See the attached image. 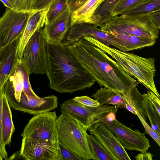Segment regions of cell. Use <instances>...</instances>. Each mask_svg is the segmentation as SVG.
<instances>
[{"instance_id":"1","label":"cell","mask_w":160,"mask_h":160,"mask_svg":"<svg viewBox=\"0 0 160 160\" xmlns=\"http://www.w3.org/2000/svg\"><path fill=\"white\" fill-rule=\"evenodd\" d=\"M101 87L120 93L130 100L138 82L86 36L66 46Z\"/></svg>"},{"instance_id":"2","label":"cell","mask_w":160,"mask_h":160,"mask_svg":"<svg viewBox=\"0 0 160 160\" xmlns=\"http://www.w3.org/2000/svg\"><path fill=\"white\" fill-rule=\"evenodd\" d=\"M50 88L60 93H72L90 88L96 80L62 42L47 40Z\"/></svg>"},{"instance_id":"3","label":"cell","mask_w":160,"mask_h":160,"mask_svg":"<svg viewBox=\"0 0 160 160\" xmlns=\"http://www.w3.org/2000/svg\"><path fill=\"white\" fill-rule=\"evenodd\" d=\"M87 38L99 48L114 59L130 75L134 76L149 91L160 98L154 82L156 72L155 59L144 58L134 54L107 46L91 36Z\"/></svg>"},{"instance_id":"4","label":"cell","mask_w":160,"mask_h":160,"mask_svg":"<svg viewBox=\"0 0 160 160\" xmlns=\"http://www.w3.org/2000/svg\"><path fill=\"white\" fill-rule=\"evenodd\" d=\"M149 13L109 16L101 21L98 27L110 33L129 35L156 40L158 38L160 29L149 16Z\"/></svg>"},{"instance_id":"5","label":"cell","mask_w":160,"mask_h":160,"mask_svg":"<svg viewBox=\"0 0 160 160\" xmlns=\"http://www.w3.org/2000/svg\"><path fill=\"white\" fill-rule=\"evenodd\" d=\"M57 126L58 139L64 146L82 160H93L84 126L62 113L57 117Z\"/></svg>"},{"instance_id":"6","label":"cell","mask_w":160,"mask_h":160,"mask_svg":"<svg viewBox=\"0 0 160 160\" xmlns=\"http://www.w3.org/2000/svg\"><path fill=\"white\" fill-rule=\"evenodd\" d=\"M118 110L116 106L108 105L93 107L85 106L73 98L65 101L60 107L62 113L75 119L87 130L97 122L109 120L116 115Z\"/></svg>"},{"instance_id":"7","label":"cell","mask_w":160,"mask_h":160,"mask_svg":"<svg viewBox=\"0 0 160 160\" xmlns=\"http://www.w3.org/2000/svg\"><path fill=\"white\" fill-rule=\"evenodd\" d=\"M46 44L47 40L42 28L36 31L27 43L21 60L29 74L48 73Z\"/></svg>"},{"instance_id":"8","label":"cell","mask_w":160,"mask_h":160,"mask_svg":"<svg viewBox=\"0 0 160 160\" xmlns=\"http://www.w3.org/2000/svg\"><path fill=\"white\" fill-rule=\"evenodd\" d=\"M55 111L46 112L34 116L25 127L21 135L59 144Z\"/></svg>"},{"instance_id":"9","label":"cell","mask_w":160,"mask_h":160,"mask_svg":"<svg viewBox=\"0 0 160 160\" xmlns=\"http://www.w3.org/2000/svg\"><path fill=\"white\" fill-rule=\"evenodd\" d=\"M32 12L6 9L0 18V50L20 37Z\"/></svg>"},{"instance_id":"10","label":"cell","mask_w":160,"mask_h":160,"mask_svg":"<svg viewBox=\"0 0 160 160\" xmlns=\"http://www.w3.org/2000/svg\"><path fill=\"white\" fill-rule=\"evenodd\" d=\"M101 122L114 134L125 149L142 153L148 150L149 141L146 138L145 132L141 133L136 129L132 130L118 120L116 117L110 121Z\"/></svg>"},{"instance_id":"11","label":"cell","mask_w":160,"mask_h":160,"mask_svg":"<svg viewBox=\"0 0 160 160\" xmlns=\"http://www.w3.org/2000/svg\"><path fill=\"white\" fill-rule=\"evenodd\" d=\"M20 151L26 160H62L59 144L23 138Z\"/></svg>"},{"instance_id":"12","label":"cell","mask_w":160,"mask_h":160,"mask_svg":"<svg viewBox=\"0 0 160 160\" xmlns=\"http://www.w3.org/2000/svg\"><path fill=\"white\" fill-rule=\"evenodd\" d=\"M89 36L94 38L107 46L112 45L121 51H127L123 43L113 35L105 32L87 22L74 24L71 27L67 35L69 41L72 43L83 37Z\"/></svg>"},{"instance_id":"13","label":"cell","mask_w":160,"mask_h":160,"mask_svg":"<svg viewBox=\"0 0 160 160\" xmlns=\"http://www.w3.org/2000/svg\"><path fill=\"white\" fill-rule=\"evenodd\" d=\"M115 160H130L121 143L111 131L101 121L94 124L88 129Z\"/></svg>"},{"instance_id":"14","label":"cell","mask_w":160,"mask_h":160,"mask_svg":"<svg viewBox=\"0 0 160 160\" xmlns=\"http://www.w3.org/2000/svg\"><path fill=\"white\" fill-rule=\"evenodd\" d=\"M58 98L52 95L43 98L27 95L23 92L19 102L10 106L14 109L35 115L58 108Z\"/></svg>"},{"instance_id":"15","label":"cell","mask_w":160,"mask_h":160,"mask_svg":"<svg viewBox=\"0 0 160 160\" xmlns=\"http://www.w3.org/2000/svg\"><path fill=\"white\" fill-rule=\"evenodd\" d=\"M20 38L0 50V90L17 67L19 60L17 49Z\"/></svg>"},{"instance_id":"16","label":"cell","mask_w":160,"mask_h":160,"mask_svg":"<svg viewBox=\"0 0 160 160\" xmlns=\"http://www.w3.org/2000/svg\"><path fill=\"white\" fill-rule=\"evenodd\" d=\"M71 15L69 8L44 26L43 30L47 41L56 42H62L71 27Z\"/></svg>"},{"instance_id":"17","label":"cell","mask_w":160,"mask_h":160,"mask_svg":"<svg viewBox=\"0 0 160 160\" xmlns=\"http://www.w3.org/2000/svg\"><path fill=\"white\" fill-rule=\"evenodd\" d=\"M48 8L34 12L30 16L20 38L17 49V55L19 59L22 58L24 48L30 38L36 31L45 25Z\"/></svg>"},{"instance_id":"18","label":"cell","mask_w":160,"mask_h":160,"mask_svg":"<svg viewBox=\"0 0 160 160\" xmlns=\"http://www.w3.org/2000/svg\"><path fill=\"white\" fill-rule=\"evenodd\" d=\"M91 97L99 103L100 106L108 104L125 108L130 100L120 93L105 87H101Z\"/></svg>"},{"instance_id":"19","label":"cell","mask_w":160,"mask_h":160,"mask_svg":"<svg viewBox=\"0 0 160 160\" xmlns=\"http://www.w3.org/2000/svg\"><path fill=\"white\" fill-rule=\"evenodd\" d=\"M2 138L4 144L5 146L10 145L12 136L15 131V128L12 121V112L6 98L5 89L2 107Z\"/></svg>"},{"instance_id":"20","label":"cell","mask_w":160,"mask_h":160,"mask_svg":"<svg viewBox=\"0 0 160 160\" xmlns=\"http://www.w3.org/2000/svg\"><path fill=\"white\" fill-rule=\"evenodd\" d=\"M105 0H88L71 15V27L74 24L87 22Z\"/></svg>"},{"instance_id":"21","label":"cell","mask_w":160,"mask_h":160,"mask_svg":"<svg viewBox=\"0 0 160 160\" xmlns=\"http://www.w3.org/2000/svg\"><path fill=\"white\" fill-rule=\"evenodd\" d=\"M110 34L122 41L127 51L152 46L156 42L155 39L117 33Z\"/></svg>"},{"instance_id":"22","label":"cell","mask_w":160,"mask_h":160,"mask_svg":"<svg viewBox=\"0 0 160 160\" xmlns=\"http://www.w3.org/2000/svg\"><path fill=\"white\" fill-rule=\"evenodd\" d=\"M86 135L93 160H115V158L93 135L87 133Z\"/></svg>"},{"instance_id":"23","label":"cell","mask_w":160,"mask_h":160,"mask_svg":"<svg viewBox=\"0 0 160 160\" xmlns=\"http://www.w3.org/2000/svg\"><path fill=\"white\" fill-rule=\"evenodd\" d=\"M142 96L144 109L151 127L160 135V116L152 103L147 93H143Z\"/></svg>"},{"instance_id":"24","label":"cell","mask_w":160,"mask_h":160,"mask_svg":"<svg viewBox=\"0 0 160 160\" xmlns=\"http://www.w3.org/2000/svg\"><path fill=\"white\" fill-rule=\"evenodd\" d=\"M117 0H105L98 8L86 22L98 27L102 21L109 16L110 12Z\"/></svg>"},{"instance_id":"25","label":"cell","mask_w":160,"mask_h":160,"mask_svg":"<svg viewBox=\"0 0 160 160\" xmlns=\"http://www.w3.org/2000/svg\"><path fill=\"white\" fill-rule=\"evenodd\" d=\"M68 1V0H53L48 7L45 25L52 22L69 8Z\"/></svg>"},{"instance_id":"26","label":"cell","mask_w":160,"mask_h":160,"mask_svg":"<svg viewBox=\"0 0 160 160\" xmlns=\"http://www.w3.org/2000/svg\"><path fill=\"white\" fill-rule=\"evenodd\" d=\"M158 9H160V0H146L123 14H139L148 13Z\"/></svg>"},{"instance_id":"27","label":"cell","mask_w":160,"mask_h":160,"mask_svg":"<svg viewBox=\"0 0 160 160\" xmlns=\"http://www.w3.org/2000/svg\"><path fill=\"white\" fill-rule=\"evenodd\" d=\"M146 0H117L112 7L109 16H115L125 12Z\"/></svg>"},{"instance_id":"28","label":"cell","mask_w":160,"mask_h":160,"mask_svg":"<svg viewBox=\"0 0 160 160\" xmlns=\"http://www.w3.org/2000/svg\"><path fill=\"white\" fill-rule=\"evenodd\" d=\"M130 100L136 110L147 122V116L143 105L142 94L139 92L137 86L134 87L132 90Z\"/></svg>"},{"instance_id":"29","label":"cell","mask_w":160,"mask_h":160,"mask_svg":"<svg viewBox=\"0 0 160 160\" xmlns=\"http://www.w3.org/2000/svg\"><path fill=\"white\" fill-rule=\"evenodd\" d=\"M17 68L22 74L23 82V92L27 95L32 97L38 96L34 93L31 87L29 78L28 70L21 59H19Z\"/></svg>"},{"instance_id":"30","label":"cell","mask_w":160,"mask_h":160,"mask_svg":"<svg viewBox=\"0 0 160 160\" xmlns=\"http://www.w3.org/2000/svg\"><path fill=\"white\" fill-rule=\"evenodd\" d=\"M14 10L19 12H35L37 0H15Z\"/></svg>"},{"instance_id":"31","label":"cell","mask_w":160,"mask_h":160,"mask_svg":"<svg viewBox=\"0 0 160 160\" xmlns=\"http://www.w3.org/2000/svg\"><path fill=\"white\" fill-rule=\"evenodd\" d=\"M4 90V86L0 90V153L3 159L7 160L8 155L3 142L2 129V107Z\"/></svg>"},{"instance_id":"32","label":"cell","mask_w":160,"mask_h":160,"mask_svg":"<svg viewBox=\"0 0 160 160\" xmlns=\"http://www.w3.org/2000/svg\"><path fill=\"white\" fill-rule=\"evenodd\" d=\"M137 115L145 129V133L150 135L155 140L158 144L160 146V135L156 131L153 130L142 118L140 114L137 111Z\"/></svg>"},{"instance_id":"33","label":"cell","mask_w":160,"mask_h":160,"mask_svg":"<svg viewBox=\"0 0 160 160\" xmlns=\"http://www.w3.org/2000/svg\"><path fill=\"white\" fill-rule=\"evenodd\" d=\"M73 99L75 101L85 106L92 107L100 106L99 103L97 101L87 96L76 97Z\"/></svg>"},{"instance_id":"34","label":"cell","mask_w":160,"mask_h":160,"mask_svg":"<svg viewBox=\"0 0 160 160\" xmlns=\"http://www.w3.org/2000/svg\"><path fill=\"white\" fill-rule=\"evenodd\" d=\"M59 145L62 160H82L64 146L59 141Z\"/></svg>"},{"instance_id":"35","label":"cell","mask_w":160,"mask_h":160,"mask_svg":"<svg viewBox=\"0 0 160 160\" xmlns=\"http://www.w3.org/2000/svg\"><path fill=\"white\" fill-rule=\"evenodd\" d=\"M147 94L149 99L159 115L160 116V98L158 97L154 93L149 91L147 92Z\"/></svg>"},{"instance_id":"36","label":"cell","mask_w":160,"mask_h":160,"mask_svg":"<svg viewBox=\"0 0 160 160\" xmlns=\"http://www.w3.org/2000/svg\"><path fill=\"white\" fill-rule=\"evenodd\" d=\"M88 0H68L69 8L71 14L78 9Z\"/></svg>"},{"instance_id":"37","label":"cell","mask_w":160,"mask_h":160,"mask_svg":"<svg viewBox=\"0 0 160 160\" xmlns=\"http://www.w3.org/2000/svg\"><path fill=\"white\" fill-rule=\"evenodd\" d=\"M53 1V0H37L35 7V11L48 8Z\"/></svg>"},{"instance_id":"38","label":"cell","mask_w":160,"mask_h":160,"mask_svg":"<svg viewBox=\"0 0 160 160\" xmlns=\"http://www.w3.org/2000/svg\"><path fill=\"white\" fill-rule=\"evenodd\" d=\"M149 16L152 21L160 29V9L157 10L149 13Z\"/></svg>"},{"instance_id":"39","label":"cell","mask_w":160,"mask_h":160,"mask_svg":"<svg viewBox=\"0 0 160 160\" xmlns=\"http://www.w3.org/2000/svg\"><path fill=\"white\" fill-rule=\"evenodd\" d=\"M153 155L149 152H141L135 157L136 160H152Z\"/></svg>"},{"instance_id":"40","label":"cell","mask_w":160,"mask_h":160,"mask_svg":"<svg viewBox=\"0 0 160 160\" xmlns=\"http://www.w3.org/2000/svg\"><path fill=\"white\" fill-rule=\"evenodd\" d=\"M18 159H24V158L21 155L20 151L16 152H15L9 158H8V160H18Z\"/></svg>"},{"instance_id":"41","label":"cell","mask_w":160,"mask_h":160,"mask_svg":"<svg viewBox=\"0 0 160 160\" xmlns=\"http://www.w3.org/2000/svg\"><path fill=\"white\" fill-rule=\"evenodd\" d=\"M125 108L132 113L135 115H137V111L130 100L128 101V103L126 104Z\"/></svg>"},{"instance_id":"42","label":"cell","mask_w":160,"mask_h":160,"mask_svg":"<svg viewBox=\"0 0 160 160\" xmlns=\"http://www.w3.org/2000/svg\"><path fill=\"white\" fill-rule=\"evenodd\" d=\"M0 1L7 8L14 10V6L9 0H0Z\"/></svg>"},{"instance_id":"43","label":"cell","mask_w":160,"mask_h":160,"mask_svg":"<svg viewBox=\"0 0 160 160\" xmlns=\"http://www.w3.org/2000/svg\"><path fill=\"white\" fill-rule=\"evenodd\" d=\"M12 4L13 5L14 7L15 1V0H9Z\"/></svg>"},{"instance_id":"44","label":"cell","mask_w":160,"mask_h":160,"mask_svg":"<svg viewBox=\"0 0 160 160\" xmlns=\"http://www.w3.org/2000/svg\"><path fill=\"white\" fill-rule=\"evenodd\" d=\"M3 159V158L2 157L0 153V160H2Z\"/></svg>"}]
</instances>
